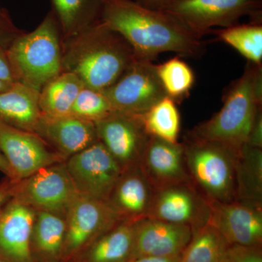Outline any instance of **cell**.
<instances>
[{"label":"cell","instance_id":"27","mask_svg":"<svg viewBox=\"0 0 262 262\" xmlns=\"http://www.w3.org/2000/svg\"><path fill=\"white\" fill-rule=\"evenodd\" d=\"M229 245L208 222L193 229L192 237L182 253L180 262H220Z\"/></svg>","mask_w":262,"mask_h":262},{"label":"cell","instance_id":"32","mask_svg":"<svg viewBox=\"0 0 262 262\" xmlns=\"http://www.w3.org/2000/svg\"><path fill=\"white\" fill-rule=\"evenodd\" d=\"M24 31L13 23L8 10L0 6V47L8 49Z\"/></svg>","mask_w":262,"mask_h":262},{"label":"cell","instance_id":"34","mask_svg":"<svg viewBox=\"0 0 262 262\" xmlns=\"http://www.w3.org/2000/svg\"><path fill=\"white\" fill-rule=\"evenodd\" d=\"M0 80L15 83L18 82L12 68L7 50L0 47Z\"/></svg>","mask_w":262,"mask_h":262},{"label":"cell","instance_id":"29","mask_svg":"<svg viewBox=\"0 0 262 262\" xmlns=\"http://www.w3.org/2000/svg\"><path fill=\"white\" fill-rule=\"evenodd\" d=\"M155 67L166 96L176 103L189 96L195 82V75L185 61L175 57Z\"/></svg>","mask_w":262,"mask_h":262},{"label":"cell","instance_id":"14","mask_svg":"<svg viewBox=\"0 0 262 262\" xmlns=\"http://www.w3.org/2000/svg\"><path fill=\"white\" fill-rule=\"evenodd\" d=\"M209 223L229 245L262 244V207L241 201L212 202Z\"/></svg>","mask_w":262,"mask_h":262},{"label":"cell","instance_id":"5","mask_svg":"<svg viewBox=\"0 0 262 262\" xmlns=\"http://www.w3.org/2000/svg\"><path fill=\"white\" fill-rule=\"evenodd\" d=\"M188 173L209 201H236V168L239 149L187 134L182 142Z\"/></svg>","mask_w":262,"mask_h":262},{"label":"cell","instance_id":"38","mask_svg":"<svg viewBox=\"0 0 262 262\" xmlns=\"http://www.w3.org/2000/svg\"><path fill=\"white\" fill-rule=\"evenodd\" d=\"M13 84V83H10V82H5V81L0 80V92H3V91H5V90L9 89Z\"/></svg>","mask_w":262,"mask_h":262},{"label":"cell","instance_id":"39","mask_svg":"<svg viewBox=\"0 0 262 262\" xmlns=\"http://www.w3.org/2000/svg\"><path fill=\"white\" fill-rule=\"evenodd\" d=\"M7 194H8V192L3 188H0V206L4 203L7 198Z\"/></svg>","mask_w":262,"mask_h":262},{"label":"cell","instance_id":"21","mask_svg":"<svg viewBox=\"0 0 262 262\" xmlns=\"http://www.w3.org/2000/svg\"><path fill=\"white\" fill-rule=\"evenodd\" d=\"M135 223L123 220L92 244L86 262H132L134 258Z\"/></svg>","mask_w":262,"mask_h":262},{"label":"cell","instance_id":"13","mask_svg":"<svg viewBox=\"0 0 262 262\" xmlns=\"http://www.w3.org/2000/svg\"><path fill=\"white\" fill-rule=\"evenodd\" d=\"M0 153L8 162L13 178L23 180L41 168L54 164L59 155L35 133L0 121Z\"/></svg>","mask_w":262,"mask_h":262},{"label":"cell","instance_id":"8","mask_svg":"<svg viewBox=\"0 0 262 262\" xmlns=\"http://www.w3.org/2000/svg\"><path fill=\"white\" fill-rule=\"evenodd\" d=\"M63 251L78 252L123 221L108 201L79 194L67 210Z\"/></svg>","mask_w":262,"mask_h":262},{"label":"cell","instance_id":"1","mask_svg":"<svg viewBox=\"0 0 262 262\" xmlns=\"http://www.w3.org/2000/svg\"><path fill=\"white\" fill-rule=\"evenodd\" d=\"M101 20L120 34L142 59L152 61L167 52L196 58L206 51L201 38L178 19L134 0H105Z\"/></svg>","mask_w":262,"mask_h":262},{"label":"cell","instance_id":"26","mask_svg":"<svg viewBox=\"0 0 262 262\" xmlns=\"http://www.w3.org/2000/svg\"><path fill=\"white\" fill-rule=\"evenodd\" d=\"M218 40L232 46L250 63L261 66L262 26L259 23L234 24L222 29H211Z\"/></svg>","mask_w":262,"mask_h":262},{"label":"cell","instance_id":"2","mask_svg":"<svg viewBox=\"0 0 262 262\" xmlns=\"http://www.w3.org/2000/svg\"><path fill=\"white\" fill-rule=\"evenodd\" d=\"M136 57L128 42L101 20L62 39L63 72L75 74L84 87L96 91L113 85Z\"/></svg>","mask_w":262,"mask_h":262},{"label":"cell","instance_id":"22","mask_svg":"<svg viewBox=\"0 0 262 262\" xmlns=\"http://www.w3.org/2000/svg\"><path fill=\"white\" fill-rule=\"evenodd\" d=\"M62 39L83 32L101 20L105 0H51Z\"/></svg>","mask_w":262,"mask_h":262},{"label":"cell","instance_id":"19","mask_svg":"<svg viewBox=\"0 0 262 262\" xmlns=\"http://www.w3.org/2000/svg\"><path fill=\"white\" fill-rule=\"evenodd\" d=\"M154 193L155 187L137 165L123 171L108 202L123 220L137 222L149 215Z\"/></svg>","mask_w":262,"mask_h":262},{"label":"cell","instance_id":"17","mask_svg":"<svg viewBox=\"0 0 262 262\" xmlns=\"http://www.w3.org/2000/svg\"><path fill=\"white\" fill-rule=\"evenodd\" d=\"M140 166L155 188L192 182L186 166L182 142L170 143L149 136Z\"/></svg>","mask_w":262,"mask_h":262},{"label":"cell","instance_id":"11","mask_svg":"<svg viewBox=\"0 0 262 262\" xmlns=\"http://www.w3.org/2000/svg\"><path fill=\"white\" fill-rule=\"evenodd\" d=\"M147 217L195 229L209 222L211 204L192 182L155 188Z\"/></svg>","mask_w":262,"mask_h":262},{"label":"cell","instance_id":"16","mask_svg":"<svg viewBox=\"0 0 262 262\" xmlns=\"http://www.w3.org/2000/svg\"><path fill=\"white\" fill-rule=\"evenodd\" d=\"M34 133L63 157L77 154L98 141L94 122L72 115L49 117L42 115Z\"/></svg>","mask_w":262,"mask_h":262},{"label":"cell","instance_id":"3","mask_svg":"<svg viewBox=\"0 0 262 262\" xmlns=\"http://www.w3.org/2000/svg\"><path fill=\"white\" fill-rule=\"evenodd\" d=\"M261 102V66L248 62L243 75L231 84L225 94L220 111L188 134L239 149L247 142Z\"/></svg>","mask_w":262,"mask_h":262},{"label":"cell","instance_id":"33","mask_svg":"<svg viewBox=\"0 0 262 262\" xmlns=\"http://www.w3.org/2000/svg\"><path fill=\"white\" fill-rule=\"evenodd\" d=\"M246 144L253 147L262 149V112L258 110L250 131Z\"/></svg>","mask_w":262,"mask_h":262},{"label":"cell","instance_id":"15","mask_svg":"<svg viewBox=\"0 0 262 262\" xmlns=\"http://www.w3.org/2000/svg\"><path fill=\"white\" fill-rule=\"evenodd\" d=\"M193 229L151 217L135 223L134 258L174 256L182 254L192 235Z\"/></svg>","mask_w":262,"mask_h":262},{"label":"cell","instance_id":"4","mask_svg":"<svg viewBox=\"0 0 262 262\" xmlns=\"http://www.w3.org/2000/svg\"><path fill=\"white\" fill-rule=\"evenodd\" d=\"M7 53L18 82L39 93L61 74L62 35L52 10L34 30L16 38Z\"/></svg>","mask_w":262,"mask_h":262},{"label":"cell","instance_id":"9","mask_svg":"<svg viewBox=\"0 0 262 262\" xmlns=\"http://www.w3.org/2000/svg\"><path fill=\"white\" fill-rule=\"evenodd\" d=\"M65 165L80 194L106 201L123 173L100 141L70 157Z\"/></svg>","mask_w":262,"mask_h":262},{"label":"cell","instance_id":"35","mask_svg":"<svg viewBox=\"0 0 262 262\" xmlns=\"http://www.w3.org/2000/svg\"><path fill=\"white\" fill-rule=\"evenodd\" d=\"M182 254L174 256H144L136 258L132 262H180Z\"/></svg>","mask_w":262,"mask_h":262},{"label":"cell","instance_id":"30","mask_svg":"<svg viewBox=\"0 0 262 262\" xmlns=\"http://www.w3.org/2000/svg\"><path fill=\"white\" fill-rule=\"evenodd\" d=\"M114 112L111 103L102 91L84 87L76 98L71 115L95 122L108 117Z\"/></svg>","mask_w":262,"mask_h":262},{"label":"cell","instance_id":"23","mask_svg":"<svg viewBox=\"0 0 262 262\" xmlns=\"http://www.w3.org/2000/svg\"><path fill=\"white\" fill-rule=\"evenodd\" d=\"M84 87L82 81L75 74L62 72L49 81L39 92L41 114L49 117L71 115L76 98Z\"/></svg>","mask_w":262,"mask_h":262},{"label":"cell","instance_id":"18","mask_svg":"<svg viewBox=\"0 0 262 262\" xmlns=\"http://www.w3.org/2000/svg\"><path fill=\"white\" fill-rule=\"evenodd\" d=\"M36 213L15 199L0 215V252L13 262H30L31 241Z\"/></svg>","mask_w":262,"mask_h":262},{"label":"cell","instance_id":"25","mask_svg":"<svg viewBox=\"0 0 262 262\" xmlns=\"http://www.w3.org/2000/svg\"><path fill=\"white\" fill-rule=\"evenodd\" d=\"M139 116L149 136L170 143L179 142L180 114L177 103L171 98L165 96Z\"/></svg>","mask_w":262,"mask_h":262},{"label":"cell","instance_id":"36","mask_svg":"<svg viewBox=\"0 0 262 262\" xmlns=\"http://www.w3.org/2000/svg\"><path fill=\"white\" fill-rule=\"evenodd\" d=\"M138 4L152 10H162L173 0H134Z\"/></svg>","mask_w":262,"mask_h":262},{"label":"cell","instance_id":"28","mask_svg":"<svg viewBox=\"0 0 262 262\" xmlns=\"http://www.w3.org/2000/svg\"><path fill=\"white\" fill-rule=\"evenodd\" d=\"M66 221L59 214L39 211L36 214L32 238L38 251L48 257H56L63 251Z\"/></svg>","mask_w":262,"mask_h":262},{"label":"cell","instance_id":"20","mask_svg":"<svg viewBox=\"0 0 262 262\" xmlns=\"http://www.w3.org/2000/svg\"><path fill=\"white\" fill-rule=\"evenodd\" d=\"M39 96L38 91L20 82L0 92V121L34 133L42 116Z\"/></svg>","mask_w":262,"mask_h":262},{"label":"cell","instance_id":"7","mask_svg":"<svg viewBox=\"0 0 262 262\" xmlns=\"http://www.w3.org/2000/svg\"><path fill=\"white\" fill-rule=\"evenodd\" d=\"M113 110L140 115L166 96L152 61L136 57L108 89L102 91Z\"/></svg>","mask_w":262,"mask_h":262},{"label":"cell","instance_id":"31","mask_svg":"<svg viewBox=\"0 0 262 262\" xmlns=\"http://www.w3.org/2000/svg\"><path fill=\"white\" fill-rule=\"evenodd\" d=\"M220 262H262L261 246L229 245Z\"/></svg>","mask_w":262,"mask_h":262},{"label":"cell","instance_id":"12","mask_svg":"<svg viewBox=\"0 0 262 262\" xmlns=\"http://www.w3.org/2000/svg\"><path fill=\"white\" fill-rule=\"evenodd\" d=\"M94 124L98 141L113 155L123 171L140 165L149 136L139 115L114 112Z\"/></svg>","mask_w":262,"mask_h":262},{"label":"cell","instance_id":"10","mask_svg":"<svg viewBox=\"0 0 262 262\" xmlns=\"http://www.w3.org/2000/svg\"><path fill=\"white\" fill-rule=\"evenodd\" d=\"M23 180L15 199L33 209L66 213L80 194L63 164H52Z\"/></svg>","mask_w":262,"mask_h":262},{"label":"cell","instance_id":"40","mask_svg":"<svg viewBox=\"0 0 262 262\" xmlns=\"http://www.w3.org/2000/svg\"><path fill=\"white\" fill-rule=\"evenodd\" d=\"M0 262H1V261H0Z\"/></svg>","mask_w":262,"mask_h":262},{"label":"cell","instance_id":"6","mask_svg":"<svg viewBox=\"0 0 262 262\" xmlns=\"http://www.w3.org/2000/svg\"><path fill=\"white\" fill-rule=\"evenodd\" d=\"M163 10L178 19L198 37L213 27H231L249 15L259 23L261 0H173Z\"/></svg>","mask_w":262,"mask_h":262},{"label":"cell","instance_id":"37","mask_svg":"<svg viewBox=\"0 0 262 262\" xmlns=\"http://www.w3.org/2000/svg\"><path fill=\"white\" fill-rule=\"evenodd\" d=\"M0 171L6 174L7 176L13 178V173H12L11 169H10L8 162L5 159L3 155L0 153Z\"/></svg>","mask_w":262,"mask_h":262},{"label":"cell","instance_id":"24","mask_svg":"<svg viewBox=\"0 0 262 262\" xmlns=\"http://www.w3.org/2000/svg\"><path fill=\"white\" fill-rule=\"evenodd\" d=\"M236 201L262 207V149L244 144L236 168Z\"/></svg>","mask_w":262,"mask_h":262}]
</instances>
